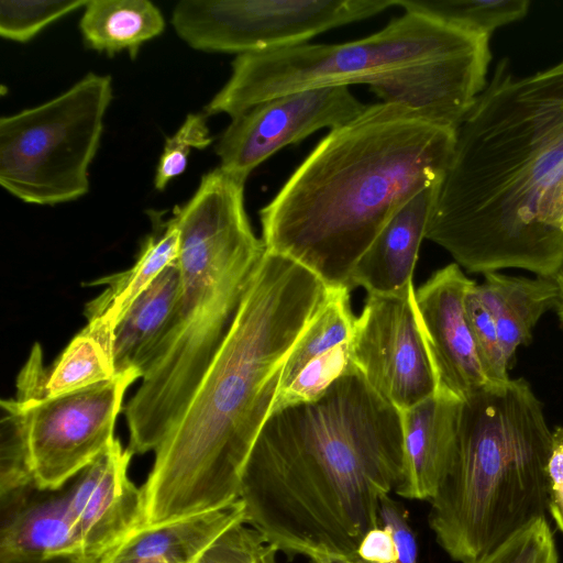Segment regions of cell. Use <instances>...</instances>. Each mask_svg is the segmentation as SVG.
Listing matches in <instances>:
<instances>
[{"label":"cell","mask_w":563,"mask_h":563,"mask_svg":"<svg viewBox=\"0 0 563 563\" xmlns=\"http://www.w3.org/2000/svg\"><path fill=\"white\" fill-rule=\"evenodd\" d=\"M549 512L563 533V427L553 431V446L548 463Z\"/></svg>","instance_id":"cell-32"},{"label":"cell","mask_w":563,"mask_h":563,"mask_svg":"<svg viewBox=\"0 0 563 563\" xmlns=\"http://www.w3.org/2000/svg\"><path fill=\"white\" fill-rule=\"evenodd\" d=\"M79 27L89 48L109 56L126 51L134 58L145 42L163 33L165 20L147 0H88Z\"/></svg>","instance_id":"cell-24"},{"label":"cell","mask_w":563,"mask_h":563,"mask_svg":"<svg viewBox=\"0 0 563 563\" xmlns=\"http://www.w3.org/2000/svg\"><path fill=\"white\" fill-rule=\"evenodd\" d=\"M484 276V282L477 284L476 288L496 322L509 363L519 345L530 343L532 329L541 316L558 307L559 287L554 276L526 278L496 272L485 273Z\"/></svg>","instance_id":"cell-22"},{"label":"cell","mask_w":563,"mask_h":563,"mask_svg":"<svg viewBox=\"0 0 563 563\" xmlns=\"http://www.w3.org/2000/svg\"><path fill=\"white\" fill-rule=\"evenodd\" d=\"M461 399L439 393L401 412L405 468L395 493L430 500L445 475L455 449Z\"/></svg>","instance_id":"cell-16"},{"label":"cell","mask_w":563,"mask_h":563,"mask_svg":"<svg viewBox=\"0 0 563 563\" xmlns=\"http://www.w3.org/2000/svg\"><path fill=\"white\" fill-rule=\"evenodd\" d=\"M56 563H98V562L91 561V560H76V561H64V562H56Z\"/></svg>","instance_id":"cell-35"},{"label":"cell","mask_w":563,"mask_h":563,"mask_svg":"<svg viewBox=\"0 0 563 563\" xmlns=\"http://www.w3.org/2000/svg\"><path fill=\"white\" fill-rule=\"evenodd\" d=\"M393 5L396 0H183L172 24L195 49L242 55L307 43Z\"/></svg>","instance_id":"cell-10"},{"label":"cell","mask_w":563,"mask_h":563,"mask_svg":"<svg viewBox=\"0 0 563 563\" xmlns=\"http://www.w3.org/2000/svg\"><path fill=\"white\" fill-rule=\"evenodd\" d=\"M132 455L115 438L67 489L87 560L99 562L144 526L143 490L128 475Z\"/></svg>","instance_id":"cell-14"},{"label":"cell","mask_w":563,"mask_h":563,"mask_svg":"<svg viewBox=\"0 0 563 563\" xmlns=\"http://www.w3.org/2000/svg\"><path fill=\"white\" fill-rule=\"evenodd\" d=\"M244 184L220 167L176 207L179 290L170 322L123 406L132 454L155 451L229 333L266 247L244 207Z\"/></svg>","instance_id":"cell-5"},{"label":"cell","mask_w":563,"mask_h":563,"mask_svg":"<svg viewBox=\"0 0 563 563\" xmlns=\"http://www.w3.org/2000/svg\"><path fill=\"white\" fill-rule=\"evenodd\" d=\"M553 446L543 406L523 378L487 384L462 401L451 464L429 526L459 563H476L549 511Z\"/></svg>","instance_id":"cell-6"},{"label":"cell","mask_w":563,"mask_h":563,"mask_svg":"<svg viewBox=\"0 0 563 563\" xmlns=\"http://www.w3.org/2000/svg\"><path fill=\"white\" fill-rule=\"evenodd\" d=\"M139 372L56 398L1 400V427L20 441L36 487L59 490L115 439L126 389Z\"/></svg>","instance_id":"cell-9"},{"label":"cell","mask_w":563,"mask_h":563,"mask_svg":"<svg viewBox=\"0 0 563 563\" xmlns=\"http://www.w3.org/2000/svg\"><path fill=\"white\" fill-rule=\"evenodd\" d=\"M379 525L362 540L355 563H418V543L406 508L390 495L380 500Z\"/></svg>","instance_id":"cell-26"},{"label":"cell","mask_w":563,"mask_h":563,"mask_svg":"<svg viewBox=\"0 0 563 563\" xmlns=\"http://www.w3.org/2000/svg\"><path fill=\"white\" fill-rule=\"evenodd\" d=\"M383 30L341 44L301 43L238 55L205 114L231 119L300 90L366 84L374 76L489 48V37L432 13L404 8Z\"/></svg>","instance_id":"cell-7"},{"label":"cell","mask_w":563,"mask_h":563,"mask_svg":"<svg viewBox=\"0 0 563 563\" xmlns=\"http://www.w3.org/2000/svg\"><path fill=\"white\" fill-rule=\"evenodd\" d=\"M152 231L144 240L134 265L87 285L103 286L102 292L85 307L87 320L99 319L112 330L132 303L170 265L178 261L180 233L174 217L164 219L151 211Z\"/></svg>","instance_id":"cell-21"},{"label":"cell","mask_w":563,"mask_h":563,"mask_svg":"<svg viewBox=\"0 0 563 563\" xmlns=\"http://www.w3.org/2000/svg\"><path fill=\"white\" fill-rule=\"evenodd\" d=\"M396 5L438 15L490 37L497 29L523 19L529 0H396Z\"/></svg>","instance_id":"cell-25"},{"label":"cell","mask_w":563,"mask_h":563,"mask_svg":"<svg viewBox=\"0 0 563 563\" xmlns=\"http://www.w3.org/2000/svg\"><path fill=\"white\" fill-rule=\"evenodd\" d=\"M309 560L310 563H355L352 559L340 556H318Z\"/></svg>","instance_id":"cell-34"},{"label":"cell","mask_w":563,"mask_h":563,"mask_svg":"<svg viewBox=\"0 0 563 563\" xmlns=\"http://www.w3.org/2000/svg\"><path fill=\"white\" fill-rule=\"evenodd\" d=\"M180 273L167 267L132 303L113 330L117 375L135 371L142 377L173 317Z\"/></svg>","instance_id":"cell-23"},{"label":"cell","mask_w":563,"mask_h":563,"mask_svg":"<svg viewBox=\"0 0 563 563\" xmlns=\"http://www.w3.org/2000/svg\"><path fill=\"white\" fill-rule=\"evenodd\" d=\"M355 317L349 288H328L319 311L289 353L273 411L321 395L354 369L351 339Z\"/></svg>","instance_id":"cell-15"},{"label":"cell","mask_w":563,"mask_h":563,"mask_svg":"<svg viewBox=\"0 0 563 563\" xmlns=\"http://www.w3.org/2000/svg\"><path fill=\"white\" fill-rule=\"evenodd\" d=\"M37 490L1 517L0 563H56L87 560L67 490Z\"/></svg>","instance_id":"cell-17"},{"label":"cell","mask_w":563,"mask_h":563,"mask_svg":"<svg viewBox=\"0 0 563 563\" xmlns=\"http://www.w3.org/2000/svg\"><path fill=\"white\" fill-rule=\"evenodd\" d=\"M278 550L244 521L228 529L198 563H276Z\"/></svg>","instance_id":"cell-31"},{"label":"cell","mask_w":563,"mask_h":563,"mask_svg":"<svg viewBox=\"0 0 563 563\" xmlns=\"http://www.w3.org/2000/svg\"><path fill=\"white\" fill-rule=\"evenodd\" d=\"M366 108L349 86L318 87L279 96L232 119L216 145L220 168L246 180L284 146L316 131L342 126Z\"/></svg>","instance_id":"cell-12"},{"label":"cell","mask_w":563,"mask_h":563,"mask_svg":"<svg viewBox=\"0 0 563 563\" xmlns=\"http://www.w3.org/2000/svg\"><path fill=\"white\" fill-rule=\"evenodd\" d=\"M475 282L465 298V310L484 374L492 384L507 383L505 357L496 322L482 301Z\"/></svg>","instance_id":"cell-28"},{"label":"cell","mask_w":563,"mask_h":563,"mask_svg":"<svg viewBox=\"0 0 563 563\" xmlns=\"http://www.w3.org/2000/svg\"><path fill=\"white\" fill-rule=\"evenodd\" d=\"M327 294L307 268L265 252L216 357L154 451L142 486L144 526L239 499L286 360Z\"/></svg>","instance_id":"cell-3"},{"label":"cell","mask_w":563,"mask_h":563,"mask_svg":"<svg viewBox=\"0 0 563 563\" xmlns=\"http://www.w3.org/2000/svg\"><path fill=\"white\" fill-rule=\"evenodd\" d=\"M35 343L16 380V396L56 398L114 379L113 330L102 320H88L51 368L43 365Z\"/></svg>","instance_id":"cell-20"},{"label":"cell","mask_w":563,"mask_h":563,"mask_svg":"<svg viewBox=\"0 0 563 563\" xmlns=\"http://www.w3.org/2000/svg\"><path fill=\"white\" fill-rule=\"evenodd\" d=\"M87 0H44L0 2V35L24 43L58 19L85 7Z\"/></svg>","instance_id":"cell-27"},{"label":"cell","mask_w":563,"mask_h":563,"mask_svg":"<svg viewBox=\"0 0 563 563\" xmlns=\"http://www.w3.org/2000/svg\"><path fill=\"white\" fill-rule=\"evenodd\" d=\"M244 521L240 499L191 512L132 532L98 563H198L231 527Z\"/></svg>","instance_id":"cell-18"},{"label":"cell","mask_w":563,"mask_h":563,"mask_svg":"<svg viewBox=\"0 0 563 563\" xmlns=\"http://www.w3.org/2000/svg\"><path fill=\"white\" fill-rule=\"evenodd\" d=\"M404 468L401 412L354 368L271 413L241 477L244 522L289 556L353 559Z\"/></svg>","instance_id":"cell-2"},{"label":"cell","mask_w":563,"mask_h":563,"mask_svg":"<svg viewBox=\"0 0 563 563\" xmlns=\"http://www.w3.org/2000/svg\"><path fill=\"white\" fill-rule=\"evenodd\" d=\"M474 283L452 263L434 272L413 292L437 391L461 400L492 384L484 374L465 310V298Z\"/></svg>","instance_id":"cell-13"},{"label":"cell","mask_w":563,"mask_h":563,"mask_svg":"<svg viewBox=\"0 0 563 563\" xmlns=\"http://www.w3.org/2000/svg\"><path fill=\"white\" fill-rule=\"evenodd\" d=\"M456 129L411 107L378 102L330 130L260 210L267 251L352 289L355 265L393 216L439 184Z\"/></svg>","instance_id":"cell-4"},{"label":"cell","mask_w":563,"mask_h":563,"mask_svg":"<svg viewBox=\"0 0 563 563\" xmlns=\"http://www.w3.org/2000/svg\"><path fill=\"white\" fill-rule=\"evenodd\" d=\"M426 239L471 273L563 267V58L529 75L496 64L456 128Z\"/></svg>","instance_id":"cell-1"},{"label":"cell","mask_w":563,"mask_h":563,"mask_svg":"<svg viewBox=\"0 0 563 563\" xmlns=\"http://www.w3.org/2000/svg\"><path fill=\"white\" fill-rule=\"evenodd\" d=\"M554 278L559 287V303L556 308L559 317L563 322V267L554 275Z\"/></svg>","instance_id":"cell-33"},{"label":"cell","mask_w":563,"mask_h":563,"mask_svg":"<svg viewBox=\"0 0 563 563\" xmlns=\"http://www.w3.org/2000/svg\"><path fill=\"white\" fill-rule=\"evenodd\" d=\"M413 292L411 285L399 294L368 295L351 339L354 367L375 393L399 411L438 390Z\"/></svg>","instance_id":"cell-11"},{"label":"cell","mask_w":563,"mask_h":563,"mask_svg":"<svg viewBox=\"0 0 563 563\" xmlns=\"http://www.w3.org/2000/svg\"><path fill=\"white\" fill-rule=\"evenodd\" d=\"M437 187L421 190L386 223L355 265L352 288L363 287L367 295H394L412 285Z\"/></svg>","instance_id":"cell-19"},{"label":"cell","mask_w":563,"mask_h":563,"mask_svg":"<svg viewBox=\"0 0 563 563\" xmlns=\"http://www.w3.org/2000/svg\"><path fill=\"white\" fill-rule=\"evenodd\" d=\"M476 563H559L547 518L532 521Z\"/></svg>","instance_id":"cell-29"},{"label":"cell","mask_w":563,"mask_h":563,"mask_svg":"<svg viewBox=\"0 0 563 563\" xmlns=\"http://www.w3.org/2000/svg\"><path fill=\"white\" fill-rule=\"evenodd\" d=\"M110 76L89 73L57 97L0 119V185L23 202L54 206L89 190L112 100Z\"/></svg>","instance_id":"cell-8"},{"label":"cell","mask_w":563,"mask_h":563,"mask_svg":"<svg viewBox=\"0 0 563 563\" xmlns=\"http://www.w3.org/2000/svg\"><path fill=\"white\" fill-rule=\"evenodd\" d=\"M212 142L207 125V115L190 113L179 126L177 132L166 139L161 155L154 186L163 190L172 179L180 176L187 167L188 155L191 148H205Z\"/></svg>","instance_id":"cell-30"}]
</instances>
